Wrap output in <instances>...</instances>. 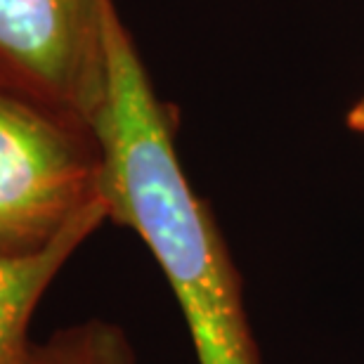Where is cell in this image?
<instances>
[{
    "instance_id": "6",
    "label": "cell",
    "mask_w": 364,
    "mask_h": 364,
    "mask_svg": "<svg viewBox=\"0 0 364 364\" xmlns=\"http://www.w3.org/2000/svg\"><path fill=\"white\" fill-rule=\"evenodd\" d=\"M346 123L353 133L364 135V95L350 107V112H348V116H346Z\"/></svg>"
},
{
    "instance_id": "5",
    "label": "cell",
    "mask_w": 364,
    "mask_h": 364,
    "mask_svg": "<svg viewBox=\"0 0 364 364\" xmlns=\"http://www.w3.org/2000/svg\"><path fill=\"white\" fill-rule=\"evenodd\" d=\"M21 364H137V358L119 324L88 319L31 343Z\"/></svg>"
},
{
    "instance_id": "3",
    "label": "cell",
    "mask_w": 364,
    "mask_h": 364,
    "mask_svg": "<svg viewBox=\"0 0 364 364\" xmlns=\"http://www.w3.org/2000/svg\"><path fill=\"white\" fill-rule=\"evenodd\" d=\"M114 0H0V85L92 130Z\"/></svg>"
},
{
    "instance_id": "1",
    "label": "cell",
    "mask_w": 364,
    "mask_h": 364,
    "mask_svg": "<svg viewBox=\"0 0 364 364\" xmlns=\"http://www.w3.org/2000/svg\"><path fill=\"white\" fill-rule=\"evenodd\" d=\"M92 135L109 220L147 244L176 294L199 364H260L242 277L182 171L171 116L116 3L107 12V95Z\"/></svg>"
},
{
    "instance_id": "4",
    "label": "cell",
    "mask_w": 364,
    "mask_h": 364,
    "mask_svg": "<svg viewBox=\"0 0 364 364\" xmlns=\"http://www.w3.org/2000/svg\"><path fill=\"white\" fill-rule=\"evenodd\" d=\"M109 220L105 199L88 203L60 235L38 251L0 253V364H21L28 353V322L43 294L64 263L102 223Z\"/></svg>"
},
{
    "instance_id": "2",
    "label": "cell",
    "mask_w": 364,
    "mask_h": 364,
    "mask_svg": "<svg viewBox=\"0 0 364 364\" xmlns=\"http://www.w3.org/2000/svg\"><path fill=\"white\" fill-rule=\"evenodd\" d=\"M92 130L0 85V253L50 244L100 199Z\"/></svg>"
}]
</instances>
